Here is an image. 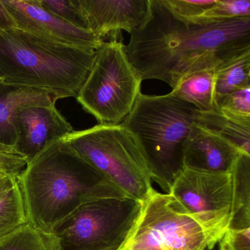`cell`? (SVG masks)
<instances>
[{"mask_svg":"<svg viewBox=\"0 0 250 250\" xmlns=\"http://www.w3.org/2000/svg\"><path fill=\"white\" fill-rule=\"evenodd\" d=\"M204 229L212 250L229 227L232 210L229 173H210L184 168L169 189Z\"/></svg>","mask_w":250,"mask_h":250,"instance_id":"9c48e42d","label":"cell"},{"mask_svg":"<svg viewBox=\"0 0 250 250\" xmlns=\"http://www.w3.org/2000/svg\"><path fill=\"white\" fill-rule=\"evenodd\" d=\"M86 30L103 41L122 30L130 35L144 21L149 0H77Z\"/></svg>","mask_w":250,"mask_h":250,"instance_id":"7c38bea8","label":"cell"},{"mask_svg":"<svg viewBox=\"0 0 250 250\" xmlns=\"http://www.w3.org/2000/svg\"><path fill=\"white\" fill-rule=\"evenodd\" d=\"M197 112L194 106L170 93H141L121 124L144 154L152 180L167 192L184 169V147L197 124Z\"/></svg>","mask_w":250,"mask_h":250,"instance_id":"277c9868","label":"cell"},{"mask_svg":"<svg viewBox=\"0 0 250 250\" xmlns=\"http://www.w3.org/2000/svg\"><path fill=\"white\" fill-rule=\"evenodd\" d=\"M0 250H58L53 235L27 223L0 241Z\"/></svg>","mask_w":250,"mask_h":250,"instance_id":"d6986e66","label":"cell"},{"mask_svg":"<svg viewBox=\"0 0 250 250\" xmlns=\"http://www.w3.org/2000/svg\"><path fill=\"white\" fill-rule=\"evenodd\" d=\"M219 243L220 250H250V228L228 229Z\"/></svg>","mask_w":250,"mask_h":250,"instance_id":"d4e9b609","label":"cell"},{"mask_svg":"<svg viewBox=\"0 0 250 250\" xmlns=\"http://www.w3.org/2000/svg\"><path fill=\"white\" fill-rule=\"evenodd\" d=\"M28 223L18 183L0 200V241Z\"/></svg>","mask_w":250,"mask_h":250,"instance_id":"ffe728a7","label":"cell"},{"mask_svg":"<svg viewBox=\"0 0 250 250\" xmlns=\"http://www.w3.org/2000/svg\"><path fill=\"white\" fill-rule=\"evenodd\" d=\"M250 86V50L224 62L216 71L215 99Z\"/></svg>","mask_w":250,"mask_h":250,"instance_id":"ac0fdd59","label":"cell"},{"mask_svg":"<svg viewBox=\"0 0 250 250\" xmlns=\"http://www.w3.org/2000/svg\"><path fill=\"white\" fill-rule=\"evenodd\" d=\"M14 149L31 161L48 145L74 131L72 125L62 116L55 104L36 105L20 109L15 119Z\"/></svg>","mask_w":250,"mask_h":250,"instance_id":"8fae6325","label":"cell"},{"mask_svg":"<svg viewBox=\"0 0 250 250\" xmlns=\"http://www.w3.org/2000/svg\"></svg>","mask_w":250,"mask_h":250,"instance_id":"4dcf8cb0","label":"cell"},{"mask_svg":"<svg viewBox=\"0 0 250 250\" xmlns=\"http://www.w3.org/2000/svg\"><path fill=\"white\" fill-rule=\"evenodd\" d=\"M200 224L169 193L152 190L135 229L121 250H207Z\"/></svg>","mask_w":250,"mask_h":250,"instance_id":"ba28073f","label":"cell"},{"mask_svg":"<svg viewBox=\"0 0 250 250\" xmlns=\"http://www.w3.org/2000/svg\"><path fill=\"white\" fill-rule=\"evenodd\" d=\"M196 123L228 140L241 153L250 156V125L228 118L217 106L208 112L198 110Z\"/></svg>","mask_w":250,"mask_h":250,"instance_id":"e0dca14e","label":"cell"},{"mask_svg":"<svg viewBox=\"0 0 250 250\" xmlns=\"http://www.w3.org/2000/svg\"><path fill=\"white\" fill-rule=\"evenodd\" d=\"M25 157L17 153H0V172L18 176L27 165Z\"/></svg>","mask_w":250,"mask_h":250,"instance_id":"484cf974","label":"cell"},{"mask_svg":"<svg viewBox=\"0 0 250 250\" xmlns=\"http://www.w3.org/2000/svg\"><path fill=\"white\" fill-rule=\"evenodd\" d=\"M17 183V176H14V175H8L6 178L0 180V200Z\"/></svg>","mask_w":250,"mask_h":250,"instance_id":"83f0119b","label":"cell"},{"mask_svg":"<svg viewBox=\"0 0 250 250\" xmlns=\"http://www.w3.org/2000/svg\"><path fill=\"white\" fill-rule=\"evenodd\" d=\"M58 95L42 89L10 84L0 80V144L14 147L15 119L20 109L36 105L55 104Z\"/></svg>","mask_w":250,"mask_h":250,"instance_id":"5bb4252c","label":"cell"},{"mask_svg":"<svg viewBox=\"0 0 250 250\" xmlns=\"http://www.w3.org/2000/svg\"><path fill=\"white\" fill-rule=\"evenodd\" d=\"M95 51L58 43L17 28L0 33V80L48 90L61 99L77 97Z\"/></svg>","mask_w":250,"mask_h":250,"instance_id":"3957f363","label":"cell"},{"mask_svg":"<svg viewBox=\"0 0 250 250\" xmlns=\"http://www.w3.org/2000/svg\"><path fill=\"white\" fill-rule=\"evenodd\" d=\"M15 28L69 46L96 50L103 41L42 8L38 0H2Z\"/></svg>","mask_w":250,"mask_h":250,"instance_id":"30bf717a","label":"cell"},{"mask_svg":"<svg viewBox=\"0 0 250 250\" xmlns=\"http://www.w3.org/2000/svg\"><path fill=\"white\" fill-rule=\"evenodd\" d=\"M14 28H15L14 20L2 3V0H0V33Z\"/></svg>","mask_w":250,"mask_h":250,"instance_id":"4316f807","label":"cell"},{"mask_svg":"<svg viewBox=\"0 0 250 250\" xmlns=\"http://www.w3.org/2000/svg\"><path fill=\"white\" fill-rule=\"evenodd\" d=\"M241 153L228 140L196 124L184 147L183 165L200 172L229 173Z\"/></svg>","mask_w":250,"mask_h":250,"instance_id":"4fadbf2b","label":"cell"},{"mask_svg":"<svg viewBox=\"0 0 250 250\" xmlns=\"http://www.w3.org/2000/svg\"><path fill=\"white\" fill-rule=\"evenodd\" d=\"M219 66L197 70L187 74L172 89L171 94L198 110H213L216 106L215 84Z\"/></svg>","mask_w":250,"mask_h":250,"instance_id":"9a60e30c","label":"cell"},{"mask_svg":"<svg viewBox=\"0 0 250 250\" xmlns=\"http://www.w3.org/2000/svg\"><path fill=\"white\" fill-rule=\"evenodd\" d=\"M49 12L75 27L85 29L77 0H38Z\"/></svg>","mask_w":250,"mask_h":250,"instance_id":"603a6c76","label":"cell"},{"mask_svg":"<svg viewBox=\"0 0 250 250\" xmlns=\"http://www.w3.org/2000/svg\"><path fill=\"white\" fill-rule=\"evenodd\" d=\"M250 17V0H216L203 14L187 22L211 24Z\"/></svg>","mask_w":250,"mask_h":250,"instance_id":"44dd1931","label":"cell"},{"mask_svg":"<svg viewBox=\"0 0 250 250\" xmlns=\"http://www.w3.org/2000/svg\"><path fill=\"white\" fill-rule=\"evenodd\" d=\"M0 153H17V152L14 147L0 144Z\"/></svg>","mask_w":250,"mask_h":250,"instance_id":"f1b7e54d","label":"cell"},{"mask_svg":"<svg viewBox=\"0 0 250 250\" xmlns=\"http://www.w3.org/2000/svg\"><path fill=\"white\" fill-rule=\"evenodd\" d=\"M27 221L52 235L56 227L84 203L127 197L68 146L63 138L48 145L17 176Z\"/></svg>","mask_w":250,"mask_h":250,"instance_id":"7a4b0ae2","label":"cell"},{"mask_svg":"<svg viewBox=\"0 0 250 250\" xmlns=\"http://www.w3.org/2000/svg\"><path fill=\"white\" fill-rule=\"evenodd\" d=\"M63 140L127 197L143 202L153 189L148 163L132 136L121 124H98L74 131Z\"/></svg>","mask_w":250,"mask_h":250,"instance_id":"5b68a950","label":"cell"},{"mask_svg":"<svg viewBox=\"0 0 250 250\" xmlns=\"http://www.w3.org/2000/svg\"><path fill=\"white\" fill-rule=\"evenodd\" d=\"M216 106L228 118L250 125V86L221 98L216 101Z\"/></svg>","mask_w":250,"mask_h":250,"instance_id":"7402d4cb","label":"cell"},{"mask_svg":"<svg viewBox=\"0 0 250 250\" xmlns=\"http://www.w3.org/2000/svg\"><path fill=\"white\" fill-rule=\"evenodd\" d=\"M8 175H8V174L5 173V172H0V180L3 179V178H6L7 176H8Z\"/></svg>","mask_w":250,"mask_h":250,"instance_id":"f546056e","label":"cell"},{"mask_svg":"<svg viewBox=\"0 0 250 250\" xmlns=\"http://www.w3.org/2000/svg\"><path fill=\"white\" fill-rule=\"evenodd\" d=\"M142 80L130 63L122 42H104L95 51L91 71L77 100L99 124L119 125L141 93Z\"/></svg>","mask_w":250,"mask_h":250,"instance_id":"52a82bcc","label":"cell"},{"mask_svg":"<svg viewBox=\"0 0 250 250\" xmlns=\"http://www.w3.org/2000/svg\"><path fill=\"white\" fill-rule=\"evenodd\" d=\"M143 202L106 197L84 203L52 235L58 250H121L135 229Z\"/></svg>","mask_w":250,"mask_h":250,"instance_id":"8992f818","label":"cell"},{"mask_svg":"<svg viewBox=\"0 0 250 250\" xmlns=\"http://www.w3.org/2000/svg\"><path fill=\"white\" fill-rule=\"evenodd\" d=\"M216 0H163L171 14L178 20L188 21L201 15Z\"/></svg>","mask_w":250,"mask_h":250,"instance_id":"cb8c5ba5","label":"cell"},{"mask_svg":"<svg viewBox=\"0 0 250 250\" xmlns=\"http://www.w3.org/2000/svg\"><path fill=\"white\" fill-rule=\"evenodd\" d=\"M232 210L228 229L250 228V156L241 153L230 171Z\"/></svg>","mask_w":250,"mask_h":250,"instance_id":"2e32d148","label":"cell"},{"mask_svg":"<svg viewBox=\"0 0 250 250\" xmlns=\"http://www.w3.org/2000/svg\"><path fill=\"white\" fill-rule=\"evenodd\" d=\"M250 50V17L194 24L174 17L163 0H149L147 15L125 52L142 81L161 80L174 89L187 74Z\"/></svg>","mask_w":250,"mask_h":250,"instance_id":"6da1fadb","label":"cell"}]
</instances>
